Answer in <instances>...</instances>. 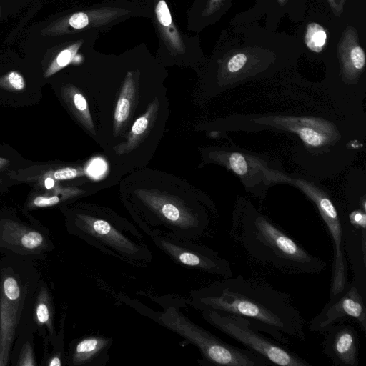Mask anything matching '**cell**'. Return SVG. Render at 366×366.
Masks as SVG:
<instances>
[{
    "label": "cell",
    "mask_w": 366,
    "mask_h": 366,
    "mask_svg": "<svg viewBox=\"0 0 366 366\" xmlns=\"http://www.w3.org/2000/svg\"><path fill=\"white\" fill-rule=\"evenodd\" d=\"M84 44V39L82 38L66 42L57 46V51L54 53V56L46 70L44 76L49 77L69 64L76 56Z\"/></svg>",
    "instance_id": "d6986e66"
},
{
    "label": "cell",
    "mask_w": 366,
    "mask_h": 366,
    "mask_svg": "<svg viewBox=\"0 0 366 366\" xmlns=\"http://www.w3.org/2000/svg\"><path fill=\"white\" fill-rule=\"evenodd\" d=\"M105 168L106 165L104 161H102L101 159H94L93 162H91L89 167H88V171L90 175L98 177L104 172Z\"/></svg>",
    "instance_id": "1f68e13d"
},
{
    "label": "cell",
    "mask_w": 366,
    "mask_h": 366,
    "mask_svg": "<svg viewBox=\"0 0 366 366\" xmlns=\"http://www.w3.org/2000/svg\"><path fill=\"white\" fill-rule=\"evenodd\" d=\"M277 1L279 4L284 5L286 3L287 0H277Z\"/></svg>",
    "instance_id": "d590c367"
},
{
    "label": "cell",
    "mask_w": 366,
    "mask_h": 366,
    "mask_svg": "<svg viewBox=\"0 0 366 366\" xmlns=\"http://www.w3.org/2000/svg\"><path fill=\"white\" fill-rule=\"evenodd\" d=\"M132 9L102 6L78 11L52 21L40 31L44 36L74 34L94 29H105L129 16Z\"/></svg>",
    "instance_id": "30bf717a"
},
{
    "label": "cell",
    "mask_w": 366,
    "mask_h": 366,
    "mask_svg": "<svg viewBox=\"0 0 366 366\" xmlns=\"http://www.w3.org/2000/svg\"><path fill=\"white\" fill-rule=\"evenodd\" d=\"M0 237L7 245L24 252L38 251L46 244L44 237L39 232L12 223L3 225Z\"/></svg>",
    "instance_id": "2e32d148"
},
{
    "label": "cell",
    "mask_w": 366,
    "mask_h": 366,
    "mask_svg": "<svg viewBox=\"0 0 366 366\" xmlns=\"http://www.w3.org/2000/svg\"><path fill=\"white\" fill-rule=\"evenodd\" d=\"M224 0H207L203 10L202 16L208 17L217 12L222 6Z\"/></svg>",
    "instance_id": "4dcf8cb0"
},
{
    "label": "cell",
    "mask_w": 366,
    "mask_h": 366,
    "mask_svg": "<svg viewBox=\"0 0 366 366\" xmlns=\"http://www.w3.org/2000/svg\"><path fill=\"white\" fill-rule=\"evenodd\" d=\"M138 197L129 209L148 236L162 234L195 241L209 232V215L198 204L156 192H142Z\"/></svg>",
    "instance_id": "277c9868"
},
{
    "label": "cell",
    "mask_w": 366,
    "mask_h": 366,
    "mask_svg": "<svg viewBox=\"0 0 366 366\" xmlns=\"http://www.w3.org/2000/svg\"><path fill=\"white\" fill-rule=\"evenodd\" d=\"M202 317L214 328L262 356L270 364L281 366H310L302 358L275 340L256 330L246 318L212 310L201 311Z\"/></svg>",
    "instance_id": "8992f818"
},
{
    "label": "cell",
    "mask_w": 366,
    "mask_h": 366,
    "mask_svg": "<svg viewBox=\"0 0 366 366\" xmlns=\"http://www.w3.org/2000/svg\"><path fill=\"white\" fill-rule=\"evenodd\" d=\"M71 94V103L81 122L92 134H95L94 127L89 112V107L84 97L74 89Z\"/></svg>",
    "instance_id": "603a6c76"
},
{
    "label": "cell",
    "mask_w": 366,
    "mask_h": 366,
    "mask_svg": "<svg viewBox=\"0 0 366 366\" xmlns=\"http://www.w3.org/2000/svg\"><path fill=\"white\" fill-rule=\"evenodd\" d=\"M62 352L57 351L49 360L47 365L49 366H60L61 365Z\"/></svg>",
    "instance_id": "836d02e7"
},
{
    "label": "cell",
    "mask_w": 366,
    "mask_h": 366,
    "mask_svg": "<svg viewBox=\"0 0 366 366\" xmlns=\"http://www.w3.org/2000/svg\"><path fill=\"white\" fill-rule=\"evenodd\" d=\"M291 129L300 136L307 145L318 147L322 146L325 142V136L312 127L299 126L293 127Z\"/></svg>",
    "instance_id": "cb8c5ba5"
},
{
    "label": "cell",
    "mask_w": 366,
    "mask_h": 366,
    "mask_svg": "<svg viewBox=\"0 0 366 366\" xmlns=\"http://www.w3.org/2000/svg\"><path fill=\"white\" fill-rule=\"evenodd\" d=\"M154 15L163 47L174 56L185 54L186 43L172 19L166 0H154Z\"/></svg>",
    "instance_id": "9a60e30c"
},
{
    "label": "cell",
    "mask_w": 366,
    "mask_h": 366,
    "mask_svg": "<svg viewBox=\"0 0 366 366\" xmlns=\"http://www.w3.org/2000/svg\"><path fill=\"white\" fill-rule=\"evenodd\" d=\"M227 165L236 174L245 176L249 170V165L244 156L239 152L229 153L227 157Z\"/></svg>",
    "instance_id": "d4e9b609"
},
{
    "label": "cell",
    "mask_w": 366,
    "mask_h": 366,
    "mask_svg": "<svg viewBox=\"0 0 366 366\" xmlns=\"http://www.w3.org/2000/svg\"><path fill=\"white\" fill-rule=\"evenodd\" d=\"M137 311L176 333L195 346L202 356V364L218 366H267L271 365L262 356L230 345L189 320L178 307L168 305L154 311L136 300H129Z\"/></svg>",
    "instance_id": "5b68a950"
},
{
    "label": "cell",
    "mask_w": 366,
    "mask_h": 366,
    "mask_svg": "<svg viewBox=\"0 0 366 366\" xmlns=\"http://www.w3.org/2000/svg\"><path fill=\"white\" fill-rule=\"evenodd\" d=\"M248 259L285 275L318 274L327 263L252 205L237 207L229 232Z\"/></svg>",
    "instance_id": "7a4b0ae2"
},
{
    "label": "cell",
    "mask_w": 366,
    "mask_h": 366,
    "mask_svg": "<svg viewBox=\"0 0 366 366\" xmlns=\"http://www.w3.org/2000/svg\"><path fill=\"white\" fill-rule=\"evenodd\" d=\"M352 320L366 332V307L360 287L355 282L348 283L342 292L330 298L320 312L309 322L312 332L324 334L335 325Z\"/></svg>",
    "instance_id": "9c48e42d"
},
{
    "label": "cell",
    "mask_w": 366,
    "mask_h": 366,
    "mask_svg": "<svg viewBox=\"0 0 366 366\" xmlns=\"http://www.w3.org/2000/svg\"><path fill=\"white\" fill-rule=\"evenodd\" d=\"M69 229L92 247L132 266L144 267L152 260V252L137 227L109 211L94 207L79 211Z\"/></svg>",
    "instance_id": "3957f363"
},
{
    "label": "cell",
    "mask_w": 366,
    "mask_h": 366,
    "mask_svg": "<svg viewBox=\"0 0 366 366\" xmlns=\"http://www.w3.org/2000/svg\"><path fill=\"white\" fill-rule=\"evenodd\" d=\"M113 339L99 333L84 335L71 344L69 364L72 366H104L109 360Z\"/></svg>",
    "instance_id": "4fadbf2b"
},
{
    "label": "cell",
    "mask_w": 366,
    "mask_h": 366,
    "mask_svg": "<svg viewBox=\"0 0 366 366\" xmlns=\"http://www.w3.org/2000/svg\"><path fill=\"white\" fill-rule=\"evenodd\" d=\"M54 186V180L51 177L45 179V187L46 189H51Z\"/></svg>",
    "instance_id": "e575fe53"
},
{
    "label": "cell",
    "mask_w": 366,
    "mask_h": 366,
    "mask_svg": "<svg viewBox=\"0 0 366 366\" xmlns=\"http://www.w3.org/2000/svg\"><path fill=\"white\" fill-rule=\"evenodd\" d=\"M349 221L354 227L365 230L366 214L365 211L359 209L352 212L349 215Z\"/></svg>",
    "instance_id": "4316f807"
},
{
    "label": "cell",
    "mask_w": 366,
    "mask_h": 366,
    "mask_svg": "<svg viewBox=\"0 0 366 366\" xmlns=\"http://www.w3.org/2000/svg\"><path fill=\"white\" fill-rule=\"evenodd\" d=\"M4 79L16 90H22L25 87L24 79L17 71H10L4 76Z\"/></svg>",
    "instance_id": "83f0119b"
},
{
    "label": "cell",
    "mask_w": 366,
    "mask_h": 366,
    "mask_svg": "<svg viewBox=\"0 0 366 366\" xmlns=\"http://www.w3.org/2000/svg\"><path fill=\"white\" fill-rule=\"evenodd\" d=\"M324 334L322 351L334 365H358L359 338L352 324L340 322Z\"/></svg>",
    "instance_id": "7c38bea8"
},
{
    "label": "cell",
    "mask_w": 366,
    "mask_h": 366,
    "mask_svg": "<svg viewBox=\"0 0 366 366\" xmlns=\"http://www.w3.org/2000/svg\"><path fill=\"white\" fill-rule=\"evenodd\" d=\"M23 291L16 279L5 276L0 283V366L7 365L23 305Z\"/></svg>",
    "instance_id": "8fae6325"
},
{
    "label": "cell",
    "mask_w": 366,
    "mask_h": 366,
    "mask_svg": "<svg viewBox=\"0 0 366 366\" xmlns=\"http://www.w3.org/2000/svg\"><path fill=\"white\" fill-rule=\"evenodd\" d=\"M81 174V172L75 168L66 167L61 168L53 173V177L56 180H67L76 177Z\"/></svg>",
    "instance_id": "f1b7e54d"
},
{
    "label": "cell",
    "mask_w": 366,
    "mask_h": 366,
    "mask_svg": "<svg viewBox=\"0 0 366 366\" xmlns=\"http://www.w3.org/2000/svg\"><path fill=\"white\" fill-rule=\"evenodd\" d=\"M267 51L257 47L235 50L224 59L222 69L226 74H239L252 61H257Z\"/></svg>",
    "instance_id": "ac0fdd59"
},
{
    "label": "cell",
    "mask_w": 366,
    "mask_h": 366,
    "mask_svg": "<svg viewBox=\"0 0 366 366\" xmlns=\"http://www.w3.org/2000/svg\"><path fill=\"white\" fill-rule=\"evenodd\" d=\"M60 202V199L57 196L51 197H37L34 199L33 204L38 207H50L57 204Z\"/></svg>",
    "instance_id": "f546056e"
},
{
    "label": "cell",
    "mask_w": 366,
    "mask_h": 366,
    "mask_svg": "<svg viewBox=\"0 0 366 366\" xmlns=\"http://www.w3.org/2000/svg\"><path fill=\"white\" fill-rule=\"evenodd\" d=\"M17 365L20 366H34L36 365L34 352L31 344L26 342L21 350Z\"/></svg>",
    "instance_id": "484cf974"
},
{
    "label": "cell",
    "mask_w": 366,
    "mask_h": 366,
    "mask_svg": "<svg viewBox=\"0 0 366 366\" xmlns=\"http://www.w3.org/2000/svg\"><path fill=\"white\" fill-rule=\"evenodd\" d=\"M156 102H154L147 109V112L139 117L132 127L127 141L123 146H120L119 153H123L131 150L139 142L141 137L147 129L149 122L157 109Z\"/></svg>",
    "instance_id": "44dd1931"
},
{
    "label": "cell",
    "mask_w": 366,
    "mask_h": 366,
    "mask_svg": "<svg viewBox=\"0 0 366 366\" xmlns=\"http://www.w3.org/2000/svg\"><path fill=\"white\" fill-rule=\"evenodd\" d=\"M34 316L39 326L46 327L50 338L55 337L53 307L49 293L45 287H41L38 294L34 305Z\"/></svg>",
    "instance_id": "ffe728a7"
},
{
    "label": "cell",
    "mask_w": 366,
    "mask_h": 366,
    "mask_svg": "<svg viewBox=\"0 0 366 366\" xmlns=\"http://www.w3.org/2000/svg\"><path fill=\"white\" fill-rule=\"evenodd\" d=\"M337 54L344 77L348 80H355L362 74L366 57L355 27H345L337 45Z\"/></svg>",
    "instance_id": "5bb4252c"
},
{
    "label": "cell",
    "mask_w": 366,
    "mask_h": 366,
    "mask_svg": "<svg viewBox=\"0 0 366 366\" xmlns=\"http://www.w3.org/2000/svg\"><path fill=\"white\" fill-rule=\"evenodd\" d=\"M294 184L297 185L315 203L330 235L333 246V260L330 298L333 297L342 292L349 283L347 282L342 224L336 207L325 192L300 179L295 180Z\"/></svg>",
    "instance_id": "ba28073f"
},
{
    "label": "cell",
    "mask_w": 366,
    "mask_h": 366,
    "mask_svg": "<svg viewBox=\"0 0 366 366\" xmlns=\"http://www.w3.org/2000/svg\"><path fill=\"white\" fill-rule=\"evenodd\" d=\"M135 85L131 71L124 79L114 115V130L117 134L129 117L131 106L134 98Z\"/></svg>",
    "instance_id": "e0dca14e"
},
{
    "label": "cell",
    "mask_w": 366,
    "mask_h": 366,
    "mask_svg": "<svg viewBox=\"0 0 366 366\" xmlns=\"http://www.w3.org/2000/svg\"><path fill=\"white\" fill-rule=\"evenodd\" d=\"M304 41L307 47L315 53L321 52L327 41V33L325 29L316 22L307 24L305 33Z\"/></svg>",
    "instance_id": "7402d4cb"
},
{
    "label": "cell",
    "mask_w": 366,
    "mask_h": 366,
    "mask_svg": "<svg viewBox=\"0 0 366 366\" xmlns=\"http://www.w3.org/2000/svg\"><path fill=\"white\" fill-rule=\"evenodd\" d=\"M1 7L0 6V18H1Z\"/></svg>",
    "instance_id": "8d00e7d4"
},
{
    "label": "cell",
    "mask_w": 366,
    "mask_h": 366,
    "mask_svg": "<svg viewBox=\"0 0 366 366\" xmlns=\"http://www.w3.org/2000/svg\"><path fill=\"white\" fill-rule=\"evenodd\" d=\"M332 11L337 17L340 16L344 10V6L347 0H326Z\"/></svg>",
    "instance_id": "d6a6232c"
},
{
    "label": "cell",
    "mask_w": 366,
    "mask_h": 366,
    "mask_svg": "<svg viewBox=\"0 0 366 366\" xmlns=\"http://www.w3.org/2000/svg\"><path fill=\"white\" fill-rule=\"evenodd\" d=\"M149 237L159 249L177 264L221 278L233 275L229 261L209 247L194 240L162 234H152Z\"/></svg>",
    "instance_id": "52a82bcc"
},
{
    "label": "cell",
    "mask_w": 366,
    "mask_h": 366,
    "mask_svg": "<svg viewBox=\"0 0 366 366\" xmlns=\"http://www.w3.org/2000/svg\"><path fill=\"white\" fill-rule=\"evenodd\" d=\"M188 304L202 311L242 316L284 345L305 342V320L290 295L263 280L242 274L223 277L190 292Z\"/></svg>",
    "instance_id": "6da1fadb"
}]
</instances>
